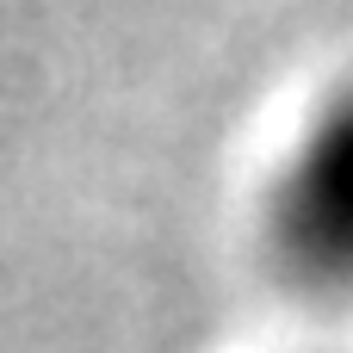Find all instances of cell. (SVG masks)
Wrapping results in <instances>:
<instances>
[{
  "label": "cell",
  "instance_id": "6da1fadb",
  "mask_svg": "<svg viewBox=\"0 0 353 353\" xmlns=\"http://www.w3.org/2000/svg\"><path fill=\"white\" fill-rule=\"evenodd\" d=\"M261 254L298 304H353V74L316 93L267 168Z\"/></svg>",
  "mask_w": 353,
  "mask_h": 353
}]
</instances>
